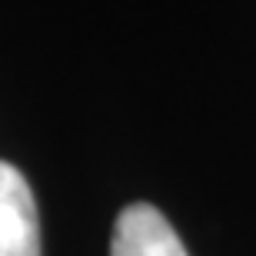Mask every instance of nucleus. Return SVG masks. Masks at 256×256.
Listing matches in <instances>:
<instances>
[{
  "label": "nucleus",
  "instance_id": "2",
  "mask_svg": "<svg viewBox=\"0 0 256 256\" xmlns=\"http://www.w3.org/2000/svg\"><path fill=\"white\" fill-rule=\"evenodd\" d=\"M110 256H186V250L156 206L130 203L114 223Z\"/></svg>",
  "mask_w": 256,
  "mask_h": 256
},
{
  "label": "nucleus",
  "instance_id": "1",
  "mask_svg": "<svg viewBox=\"0 0 256 256\" xmlns=\"http://www.w3.org/2000/svg\"><path fill=\"white\" fill-rule=\"evenodd\" d=\"M0 256H40V216L27 176L0 160Z\"/></svg>",
  "mask_w": 256,
  "mask_h": 256
}]
</instances>
